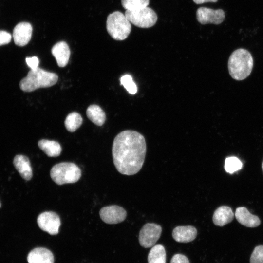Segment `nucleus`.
<instances>
[{"instance_id":"obj_18","label":"nucleus","mask_w":263,"mask_h":263,"mask_svg":"<svg viewBox=\"0 0 263 263\" xmlns=\"http://www.w3.org/2000/svg\"><path fill=\"white\" fill-rule=\"evenodd\" d=\"M38 146L49 157H57L62 150L60 144L56 141L41 139L38 142Z\"/></svg>"},{"instance_id":"obj_2","label":"nucleus","mask_w":263,"mask_h":263,"mask_svg":"<svg viewBox=\"0 0 263 263\" xmlns=\"http://www.w3.org/2000/svg\"><path fill=\"white\" fill-rule=\"evenodd\" d=\"M253 60L250 53L244 49L235 50L230 55L228 68L231 76L236 80L245 79L250 74Z\"/></svg>"},{"instance_id":"obj_22","label":"nucleus","mask_w":263,"mask_h":263,"mask_svg":"<svg viewBox=\"0 0 263 263\" xmlns=\"http://www.w3.org/2000/svg\"><path fill=\"white\" fill-rule=\"evenodd\" d=\"M150 0H121L122 6L128 10H134L147 7Z\"/></svg>"},{"instance_id":"obj_1","label":"nucleus","mask_w":263,"mask_h":263,"mask_svg":"<svg viewBox=\"0 0 263 263\" xmlns=\"http://www.w3.org/2000/svg\"><path fill=\"white\" fill-rule=\"evenodd\" d=\"M146 150L145 139L141 134L132 130L120 132L112 146L113 162L117 171L127 175L138 172L144 162Z\"/></svg>"},{"instance_id":"obj_9","label":"nucleus","mask_w":263,"mask_h":263,"mask_svg":"<svg viewBox=\"0 0 263 263\" xmlns=\"http://www.w3.org/2000/svg\"><path fill=\"white\" fill-rule=\"evenodd\" d=\"M196 17L198 21L202 24H219L224 20L225 13L221 9L214 10L202 7L197 9Z\"/></svg>"},{"instance_id":"obj_14","label":"nucleus","mask_w":263,"mask_h":263,"mask_svg":"<svg viewBox=\"0 0 263 263\" xmlns=\"http://www.w3.org/2000/svg\"><path fill=\"white\" fill-rule=\"evenodd\" d=\"M197 233V229L194 226H178L173 229L172 235L176 242L188 243L195 239Z\"/></svg>"},{"instance_id":"obj_10","label":"nucleus","mask_w":263,"mask_h":263,"mask_svg":"<svg viewBox=\"0 0 263 263\" xmlns=\"http://www.w3.org/2000/svg\"><path fill=\"white\" fill-rule=\"evenodd\" d=\"M101 219L109 224H115L123 222L126 218L127 212L122 207L117 205L105 207L99 212Z\"/></svg>"},{"instance_id":"obj_19","label":"nucleus","mask_w":263,"mask_h":263,"mask_svg":"<svg viewBox=\"0 0 263 263\" xmlns=\"http://www.w3.org/2000/svg\"><path fill=\"white\" fill-rule=\"evenodd\" d=\"M88 118L97 126H102L106 120V114L104 111L97 105H91L86 111Z\"/></svg>"},{"instance_id":"obj_20","label":"nucleus","mask_w":263,"mask_h":263,"mask_svg":"<svg viewBox=\"0 0 263 263\" xmlns=\"http://www.w3.org/2000/svg\"><path fill=\"white\" fill-rule=\"evenodd\" d=\"M166 254L164 247L158 244L153 246L148 256V263H166Z\"/></svg>"},{"instance_id":"obj_3","label":"nucleus","mask_w":263,"mask_h":263,"mask_svg":"<svg viewBox=\"0 0 263 263\" xmlns=\"http://www.w3.org/2000/svg\"><path fill=\"white\" fill-rule=\"evenodd\" d=\"M58 80L57 75L41 68L31 70L19 83L20 89L30 92L40 88H47L55 85Z\"/></svg>"},{"instance_id":"obj_13","label":"nucleus","mask_w":263,"mask_h":263,"mask_svg":"<svg viewBox=\"0 0 263 263\" xmlns=\"http://www.w3.org/2000/svg\"><path fill=\"white\" fill-rule=\"evenodd\" d=\"M235 216L240 224L247 227H256L261 224L259 218L250 213L245 207L237 208Z\"/></svg>"},{"instance_id":"obj_4","label":"nucleus","mask_w":263,"mask_h":263,"mask_svg":"<svg viewBox=\"0 0 263 263\" xmlns=\"http://www.w3.org/2000/svg\"><path fill=\"white\" fill-rule=\"evenodd\" d=\"M52 180L56 184L74 183L77 182L81 176L80 168L71 162H61L54 165L50 170Z\"/></svg>"},{"instance_id":"obj_17","label":"nucleus","mask_w":263,"mask_h":263,"mask_svg":"<svg viewBox=\"0 0 263 263\" xmlns=\"http://www.w3.org/2000/svg\"><path fill=\"white\" fill-rule=\"evenodd\" d=\"M234 217V214L229 207L222 206L215 210L212 220L216 225L223 226L230 223Z\"/></svg>"},{"instance_id":"obj_29","label":"nucleus","mask_w":263,"mask_h":263,"mask_svg":"<svg viewBox=\"0 0 263 263\" xmlns=\"http://www.w3.org/2000/svg\"><path fill=\"white\" fill-rule=\"evenodd\" d=\"M218 0H193V1L196 4H199L205 2H216Z\"/></svg>"},{"instance_id":"obj_31","label":"nucleus","mask_w":263,"mask_h":263,"mask_svg":"<svg viewBox=\"0 0 263 263\" xmlns=\"http://www.w3.org/2000/svg\"><path fill=\"white\" fill-rule=\"evenodd\" d=\"M0 207H1V203H0Z\"/></svg>"},{"instance_id":"obj_5","label":"nucleus","mask_w":263,"mask_h":263,"mask_svg":"<svg viewBox=\"0 0 263 263\" xmlns=\"http://www.w3.org/2000/svg\"><path fill=\"white\" fill-rule=\"evenodd\" d=\"M106 28L109 35L115 40L125 39L131 31V22L120 11L109 14L107 19Z\"/></svg>"},{"instance_id":"obj_23","label":"nucleus","mask_w":263,"mask_h":263,"mask_svg":"<svg viewBox=\"0 0 263 263\" xmlns=\"http://www.w3.org/2000/svg\"><path fill=\"white\" fill-rule=\"evenodd\" d=\"M242 166V163L238 158L232 156L226 158L224 168L227 172L232 174L241 169Z\"/></svg>"},{"instance_id":"obj_8","label":"nucleus","mask_w":263,"mask_h":263,"mask_svg":"<svg viewBox=\"0 0 263 263\" xmlns=\"http://www.w3.org/2000/svg\"><path fill=\"white\" fill-rule=\"evenodd\" d=\"M37 223L41 230L52 235L58 233L61 225L59 216L53 211H45L40 214L37 218Z\"/></svg>"},{"instance_id":"obj_12","label":"nucleus","mask_w":263,"mask_h":263,"mask_svg":"<svg viewBox=\"0 0 263 263\" xmlns=\"http://www.w3.org/2000/svg\"><path fill=\"white\" fill-rule=\"evenodd\" d=\"M51 52L59 67H63L68 64L71 52L65 42L60 41L55 44L52 48Z\"/></svg>"},{"instance_id":"obj_11","label":"nucleus","mask_w":263,"mask_h":263,"mask_svg":"<svg viewBox=\"0 0 263 263\" xmlns=\"http://www.w3.org/2000/svg\"><path fill=\"white\" fill-rule=\"evenodd\" d=\"M32 26L27 22L18 23L14 28L13 37L15 43L19 46H24L30 41L32 34Z\"/></svg>"},{"instance_id":"obj_30","label":"nucleus","mask_w":263,"mask_h":263,"mask_svg":"<svg viewBox=\"0 0 263 263\" xmlns=\"http://www.w3.org/2000/svg\"><path fill=\"white\" fill-rule=\"evenodd\" d=\"M262 170H263V160L262 162Z\"/></svg>"},{"instance_id":"obj_26","label":"nucleus","mask_w":263,"mask_h":263,"mask_svg":"<svg viewBox=\"0 0 263 263\" xmlns=\"http://www.w3.org/2000/svg\"><path fill=\"white\" fill-rule=\"evenodd\" d=\"M11 35L5 31H0V46L9 43L11 40Z\"/></svg>"},{"instance_id":"obj_24","label":"nucleus","mask_w":263,"mask_h":263,"mask_svg":"<svg viewBox=\"0 0 263 263\" xmlns=\"http://www.w3.org/2000/svg\"><path fill=\"white\" fill-rule=\"evenodd\" d=\"M120 83L130 94H134L137 92V86L131 75H125L122 76L120 78Z\"/></svg>"},{"instance_id":"obj_21","label":"nucleus","mask_w":263,"mask_h":263,"mask_svg":"<svg viewBox=\"0 0 263 263\" xmlns=\"http://www.w3.org/2000/svg\"><path fill=\"white\" fill-rule=\"evenodd\" d=\"M83 119L78 113L72 112L69 113L65 120V126L70 132H74L79 128L82 124Z\"/></svg>"},{"instance_id":"obj_27","label":"nucleus","mask_w":263,"mask_h":263,"mask_svg":"<svg viewBox=\"0 0 263 263\" xmlns=\"http://www.w3.org/2000/svg\"><path fill=\"white\" fill-rule=\"evenodd\" d=\"M170 263H190L188 258L181 254H175L171 258Z\"/></svg>"},{"instance_id":"obj_25","label":"nucleus","mask_w":263,"mask_h":263,"mask_svg":"<svg viewBox=\"0 0 263 263\" xmlns=\"http://www.w3.org/2000/svg\"><path fill=\"white\" fill-rule=\"evenodd\" d=\"M250 263H263V245L257 246L254 249L250 258Z\"/></svg>"},{"instance_id":"obj_28","label":"nucleus","mask_w":263,"mask_h":263,"mask_svg":"<svg viewBox=\"0 0 263 263\" xmlns=\"http://www.w3.org/2000/svg\"><path fill=\"white\" fill-rule=\"evenodd\" d=\"M25 60L27 65L31 68V70H35L38 68L39 60L37 56L26 57Z\"/></svg>"},{"instance_id":"obj_7","label":"nucleus","mask_w":263,"mask_h":263,"mask_svg":"<svg viewBox=\"0 0 263 263\" xmlns=\"http://www.w3.org/2000/svg\"><path fill=\"white\" fill-rule=\"evenodd\" d=\"M161 232L160 225L154 223H147L139 232V241L141 246L144 248L153 246L159 239Z\"/></svg>"},{"instance_id":"obj_16","label":"nucleus","mask_w":263,"mask_h":263,"mask_svg":"<svg viewBox=\"0 0 263 263\" xmlns=\"http://www.w3.org/2000/svg\"><path fill=\"white\" fill-rule=\"evenodd\" d=\"M13 164L20 176L25 180H30L33 176L32 169L28 158L23 155H16Z\"/></svg>"},{"instance_id":"obj_15","label":"nucleus","mask_w":263,"mask_h":263,"mask_svg":"<svg viewBox=\"0 0 263 263\" xmlns=\"http://www.w3.org/2000/svg\"><path fill=\"white\" fill-rule=\"evenodd\" d=\"M27 261L28 263H54V257L49 249L44 247H37L29 253Z\"/></svg>"},{"instance_id":"obj_6","label":"nucleus","mask_w":263,"mask_h":263,"mask_svg":"<svg viewBox=\"0 0 263 263\" xmlns=\"http://www.w3.org/2000/svg\"><path fill=\"white\" fill-rule=\"evenodd\" d=\"M125 15L131 23L140 28L151 27L157 20L156 13L148 6L134 10H126Z\"/></svg>"}]
</instances>
